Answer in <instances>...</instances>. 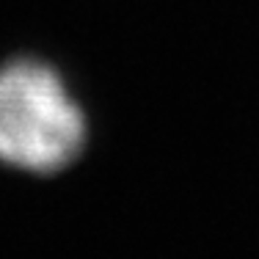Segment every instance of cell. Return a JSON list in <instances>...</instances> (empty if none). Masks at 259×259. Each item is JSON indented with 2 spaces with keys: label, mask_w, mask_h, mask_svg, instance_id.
<instances>
[{
  "label": "cell",
  "mask_w": 259,
  "mask_h": 259,
  "mask_svg": "<svg viewBox=\"0 0 259 259\" xmlns=\"http://www.w3.org/2000/svg\"><path fill=\"white\" fill-rule=\"evenodd\" d=\"M85 141L83 113L53 69L20 61L0 69V160L36 174L69 165Z\"/></svg>",
  "instance_id": "cell-1"
}]
</instances>
